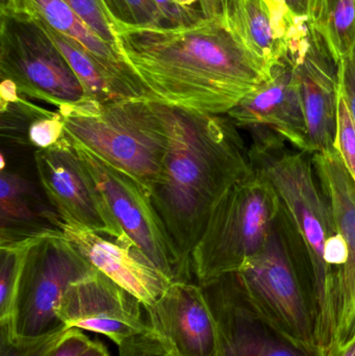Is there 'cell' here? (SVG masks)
Returning a JSON list of instances; mask_svg holds the SVG:
<instances>
[{
  "mask_svg": "<svg viewBox=\"0 0 355 356\" xmlns=\"http://www.w3.org/2000/svg\"><path fill=\"white\" fill-rule=\"evenodd\" d=\"M68 4L100 38L116 46L119 23L115 20L104 0H63ZM120 50V49H119Z\"/></svg>",
  "mask_w": 355,
  "mask_h": 356,
  "instance_id": "cell-24",
  "label": "cell"
},
{
  "mask_svg": "<svg viewBox=\"0 0 355 356\" xmlns=\"http://www.w3.org/2000/svg\"><path fill=\"white\" fill-rule=\"evenodd\" d=\"M227 116L239 127L271 131L298 152L312 154L297 63L289 54L273 67L271 79L245 96Z\"/></svg>",
  "mask_w": 355,
  "mask_h": 356,
  "instance_id": "cell-14",
  "label": "cell"
},
{
  "mask_svg": "<svg viewBox=\"0 0 355 356\" xmlns=\"http://www.w3.org/2000/svg\"><path fill=\"white\" fill-rule=\"evenodd\" d=\"M33 17L43 27L48 37L62 52L63 56H65L67 62L69 63L71 68L79 77L81 85L85 88L90 99L99 102V104L120 100L115 93L114 89L104 71L85 50L81 49L76 43L71 41L62 33L54 31L41 19L35 16Z\"/></svg>",
  "mask_w": 355,
  "mask_h": 356,
  "instance_id": "cell-22",
  "label": "cell"
},
{
  "mask_svg": "<svg viewBox=\"0 0 355 356\" xmlns=\"http://www.w3.org/2000/svg\"><path fill=\"white\" fill-rule=\"evenodd\" d=\"M336 148L355 181V122L349 106L340 90Z\"/></svg>",
  "mask_w": 355,
  "mask_h": 356,
  "instance_id": "cell-27",
  "label": "cell"
},
{
  "mask_svg": "<svg viewBox=\"0 0 355 356\" xmlns=\"http://www.w3.org/2000/svg\"><path fill=\"white\" fill-rule=\"evenodd\" d=\"M285 1H287L288 4H289V6H290V0H285ZM290 8H291V6H290Z\"/></svg>",
  "mask_w": 355,
  "mask_h": 356,
  "instance_id": "cell-36",
  "label": "cell"
},
{
  "mask_svg": "<svg viewBox=\"0 0 355 356\" xmlns=\"http://www.w3.org/2000/svg\"><path fill=\"white\" fill-rule=\"evenodd\" d=\"M72 143L123 232L172 282H185L176 249L145 188L85 146Z\"/></svg>",
  "mask_w": 355,
  "mask_h": 356,
  "instance_id": "cell-9",
  "label": "cell"
},
{
  "mask_svg": "<svg viewBox=\"0 0 355 356\" xmlns=\"http://www.w3.org/2000/svg\"><path fill=\"white\" fill-rule=\"evenodd\" d=\"M304 15L336 64L354 49L355 0H306Z\"/></svg>",
  "mask_w": 355,
  "mask_h": 356,
  "instance_id": "cell-21",
  "label": "cell"
},
{
  "mask_svg": "<svg viewBox=\"0 0 355 356\" xmlns=\"http://www.w3.org/2000/svg\"><path fill=\"white\" fill-rule=\"evenodd\" d=\"M339 90L345 98L355 122V48L338 63Z\"/></svg>",
  "mask_w": 355,
  "mask_h": 356,
  "instance_id": "cell-31",
  "label": "cell"
},
{
  "mask_svg": "<svg viewBox=\"0 0 355 356\" xmlns=\"http://www.w3.org/2000/svg\"><path fill=\"white\" fill-rule=\"evenodd\" d=\"M64 119L60 112L42 108L31 119L26 131V144L35 150L47 149L65 137Z\"/></svg>",
  "mask_w": 355,
  "mask_h": 356,
  "instance_id": "cell-26",
  "label": "cell"
},
{
  "mask_svg": "<svg viewBox=\"0 0 355 356\" xmlns=\"http://www.w3.org/2000/svg\"><path fill=\"white\" fill-rule=\"evenodd\" d=\"M281 215V199L264 175L254 170L236 184L215 207L192 252L196 282L237 273L265 246Z\"/></svg>",
  "mask_w": 355,
  "mask_h": 356,
  "instance_id": "cell-5",
  "label": "cell"
},
{
  "mask_svg": "<svg viewBox=\"0 0 355 356\" xmlns=\"http://www.w3.org/2000/svg\"><path fill=\"white\" fill-rule=\"evenodd\" d=\"M312 156L315 172L329 201L338 232L347 247V257L340 277L339 321L333 344L342 347L355 339V181L337 148Z\"/></svg>",
  "mask_w": 355,
  "mask_h": 356,
  "instance_id": "cell-17",
  "label": "cell"
},
{
  "mask_svg": "<svg viewBox=\"0 0 355 356\" xmlns=\"http://www.w3.org/2000/svg\"><path fill=\"white\" fill-rule=\"evenodd\" d=\"M35 164L40 186L60 217V225L133 242L115 219L67 135L52 147L35 150Z\"/></svg>",
  "mask_w": 355,
  "mask_h": 356,
  "instance_id": "cell-10",
  "label": "cell"
},
{
  "mask_svg": "<svg viewBox=\"0 0 355 356\" xmlns=\"http://www.w3.org/2000/svg\"><path fill=\"white\" fill-rule=\"evenodd\" d=\"M91 342L79 328H69L64 338L47 356H79Z\"/></svg>",
  "mask_w": 355,
  "mask_h": 356,
  "instance_id": "cell-32",
  "label": "cell"
},
{
  "mask_svg": "<svg viewBox=\"0 0 355 356\" xmlns=\"http://www.w3.org/2000/svg\"><path fill=\"white\" fill-rule=\"evenodd\" d=\"M221 14L243 45L271 68L310 47L306 15L294 12L285 0H221Z\"/></svg>",
  "mask_w": 355,
  "mask_h": 356,
  "instance_id": "cell-13",
  "label": "cell"
},
{
  "mask_svg": "<svg viewBox=\"0 0 355 356\" xmlns=\"http://www.w3.org/2000/svg\"><path fill=\"white\" fill-rule=\"evenodd\" d=\"M56 314L67 328L102 334L117 346L152 330L141 301L97 269L69 286Z\"/></svg>",
  "mask_w": 355,
  "mask_h": 356,
  "instance_id": "cell-11",
  "label": "cell"
},
{
  "mask_svg": "<svg viewBox=\"0 0 355 356\" xmlns=\"http://www.w3.org/2000/svg\"><path fill=\"white\" fill-rule=\"evenodd\" d=\"M95 271L63 230L33 238L27 251L10 319L0 334L33 340L67 328L56 311L73 282Z\"/></svg>",
  "mask_w": 355,
  "mask_h": 356,
  "instance_id": "cell-7",
  "label": "cell"
},
{
  "mask_svg": "<svg viewBox=\"0 0 355 356\" xmlns=\"http://www.w3.org/2000/svg\"><path fill=\"white\" fill-rule=\"evenodd\" d=\"M144 309L150 327L175 356H220L218 327L197 282H173Z\"/></svg>",
  "mask_w": 355,
  "mask_h": 356,
  "instance_id": "cell-15",
  "label": "cell"
},
{
  "mask_svg": "<svg viewBox=\"0 0 355 356\" xmlns=\"http://www.w3.org/2000/svg\"><path fill=\"white\" fill-rule=\"evenodd\" d=\"M117 44L156 102L227 115L272 76L222 14L179 26L120 24Z\"/></svg>",
  "mask_w": 355,
  "mask_h": 356,
  "instance_id": "cell-1",
  "label": "cell"
},
{
  "mask_svg": "<svg viewBox=\"0 0 355 356\" xmlns=\"http://www.w3.org/2000/svg\"><path fill=\"white\" fill-rule=\"evenodd\" d=\"M281 220L283 215L265 246L236 274L252 305L274 330L296 346L320 356L302 263L294 255Z\"/></svg>",
  "mask_w": 355,
  "mask_h": 356,
  "instance_id": "cell-6",
  "label": "cell"
},
{
  "mask_svg": "<svg viewBox=\"0 0 355 356\" xmlns=\"http://www.w3.org/2000/svg\"><path fill=\"white\" fill-rule=\"evenodd\" d=\"M79 356H110L102 343L91 341Z\"/></svg>",
  "mask_w": 355,
  "mask_h": 356,
  "instance_id": "cell-34",
  "label": "cell"
},
{
  "mask_svg": "<svg viewBox=\"0 0 355 356\" xmlns=\"http://www.w3.org/2000/svg\"><path fill=\"white\" fill-rule=\"evenodd\" d=\"M33 238L0 244V324L10 319L27 251Z\"/></svg>",
  "mask_w": 355,
  "mask_h": 356,
  "instance_id": "cell-23",
  "label": "cell"
},
{
  "mask_svg": "<svg viewBox=\"0 0 355 356\" xmlns=\"http://www.w3.org/2000/svg\"><path fill=\"white\" fill-rule=\"evenodd\" d=\"M0 244L21 242L62 230L53 207L42 201L31 180L1 159Z\"/></svg>",
  "mask_w": 355,
  "mask_h": 356,
  "instance_id": "cell-20",
  "label": "cell"
},
{
  "mask_svg": "<svg viewBox=\"0 0 355 356\" xmlns=\"http://www.w3.org/2000/svg\"><path fill=\"white\" fill-rule=\"evenodd\" d=\"M0 75L23 97L51 104L60 113L93 102L43 27L24 13L1 8Z\"/></svg>",
  "mask_w": 355,
  "mask_h": 356,
  "instance_id": "cell-8",
  "label": "cell"
},
{
  "mask_svg": "<svg viewBox=\"0 0 355 356\" xmlns=\"http://www.w3.org/2000/svg\"><path fill=\"white\" fill-rule=\"evenodd\" d=\"M69 328L56 334L33 340H12L6 334H0V356H47L60 342Z\"/></svg>",
  "mask_w": 355,
  "mask_h": 356,
  "instance_id": "cell-28",
  "label": "cell"
},
{
  "mask_svg": "<svg viewBox=\"0 0 355 356\" xmlns=\"http://www.w3.org/2000/svg\"><path fill=\"white\" fill-rule=\"evenodd\" d=\"M201 288L218 327L220 356H317L296 346L261 316L237 274Z\"/></svg>",
  "mask_w": 355,
  "mask_h": 356,
  "instance_id": "cell-12",
  "label": "cell"
},
{
  "mask_svg": "<svg viewBox=\"0 0 355 356\" xmlns=\"http://www.w3.org/2000/svg\"><path fill=\"white\" fill-rule=\"evenodd\" d=\"M118 347L119 356H175L154 330L129 339Z\"/></svg>",
  "mask_w": 355,
  "mask_h": 356,
  "instance_id": "cell-29",
  "label": "cell"
},
{
  "mask_svg": "<svg viewBox=\"0 0 355 356\" xmlns=\"http://www.w3.org/2000/svg\"><path fill=\"white\" fill-rule=\"evenodd\" d=\"M252 135L254 170L276 191L304 248L302 272L316 319L319 355L323 356L333 344L339 320V280L329 264V244L338 234L335 219L315 180L312 154L286 149V142L274 134Z\"/></svg>",
  "mask_w": 355,
  "mask_h": 356,
  "instance_id": "cell-3",
  "label": "cell"
},
{
  "mask_svg": "<svg viewBox=\"0 0 355 356\" xmlns=\"http://www.w3.org/2000/svg\"><path fill=\"white\" fill-rule=\"evenodd\" d=\"M164 18L166 26L190 24L204 17L201 10L179 6L175 0H152Z\"/></svg>",
  "mask_w": 355,
  "mask_h": 356,
  "instance_id": "cell-30",
  "label": "cell"
},
{
  "mask_svg": "<svg viewBox=\"0 0 355 356\" xmlns=\"http://www.w3.org/2000/svg\"><path fill=\"white\" fill-rule=\"evenodd\" d=\"M168 133L164 169L150 198L194 282L191 257L222 197L254 172L249 148L227 115L154 102Z\"/></svg>",
  "mask_w": 355,
  "mask_h": 356,
  "instance_id": "cell-2",
  "label": "cell"
},
{
  "mask_svg": "<svg viewBox=\"0 0 355 356\" xmlns=\"http://www.w3.org/2000/svg\"><path fill=\"white\" fill-rule=\"evenodd\" d=\"M323 356H355V339L345 346H333Z\"/></svg>",
  "mask_w": 355,
  "mask_h": 356,
  "instance_id": "cell-33",
  "label": "cell"
},
{
  "mask_svg": "<svg viewBox=\"0 0 355 356\" xmlns=\"http://www.w3.org/2000/svg\"><path fill=\"white\" fill-rule=\"evenodd\" d=\"M310 33V48L297 64V74L313 156L336 147L339 76L322 40Z\"/></svg>",
  "mask_w": 355,
  "mask_h": 356,
  "instance_id": "cell-19",
  "label": "cell"
},
{
  "mask_svg": "<svg viewBox=\"0 0 355 356\" xmlns=\"http://www.w3.org/2000/svg\"><path fill=\"white\" fill-rule=\"evenodd\" d=\"M2 10L33 15L85 50L104 71L119 99L154 102L135 69L116 46L100 38L63 0H2Z\"/></svg>",
  "mask_w": 355,
  "mask_h": 356,
  "instance_id": "cell-16",
  "label": "cell"
},
{
  "mask_svg": "<svg viewBox=\"0 0 355 356\" xmlns=\"http://www.w3.org/2000/svg\"><path fill=\"white\" fill-rule=\"evenodd\" d=\"M154 102H90L60 113L67 137L137 180L151 194L164 169L168 133Z\"/></svg>",
  "mask_w": 355,
  "mask_h": 356,
  "instance_id": "cell-4",
  "label": "cell"
},
{
  "mask_svg": "<svg viewBox=\"0 0 355 356\" xmlns=\"http://www.w3.org/2000/svg\"><path fill=\"white\" fill-rule=\"evenodd\" d=\"M60 228L95 269L139 299L144 307L154 305L173 282L133 242L70 226Z\"/></svg>",
  "mask_w": 355,
  "mask_h": 356,
  "instance_id": "cell-18",
  "label": "cell"
},
{
  "mask_svg": "<svg viewBox=\"0 0 355 356\" xmlns=\"http://www.w3.org/2000/svg\"><path fill=\"white\" fill-rule=\"evenodd\" d=\"M104 2L120 24L165 25L163 15L152 0H104Z\"/></svg>",
  "mask_w": 355,
  "mask_h": 356,
  "instance_id": "cell-25",
  "label": "cell"
},
{
  "mask_svg": "<svg viewBox=\"0 0 355 356\" xmlns=\"http://www.w3.org/2000/svg\"><path fill=\"white\" fill-rule=\"evenodd\" d=\"M306 0H290V6L297 14L304 15L306 13Z\"/></svg>",
  "mask_w": 355,
  "mask_h": 356,
  "instance_id": "cell-35",
  "label": "cell"
}]
</instances>
